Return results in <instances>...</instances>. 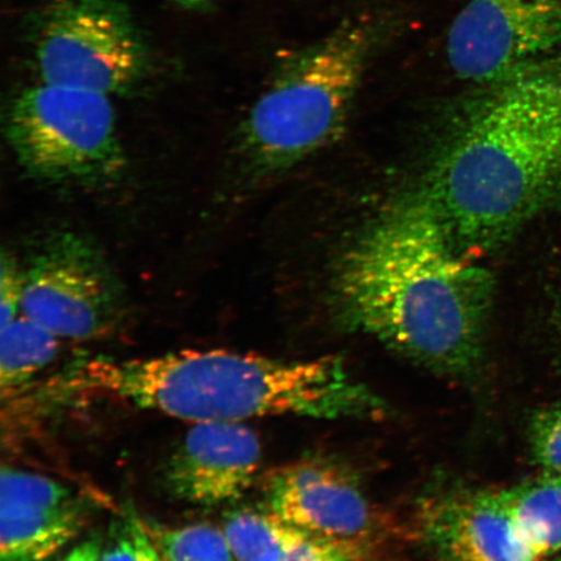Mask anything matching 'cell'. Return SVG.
Listing matches in <instances>:
<instances>
[{
	"mask_svg": "<svg viewBox=\"0 0 561 561\" xmlns=\"http://www.w3.org/2000/svg\"><path fill=\"white\" fill-rule=\"evenodd\" d=\"M42 81L123 94L145 79L150 53L122 0H51L30 21Z\"/></svg>",
	"mask_w": 561,
	"mask_h": 561,
	"instance_id": "8992f818",
	"label": "cell"
},
{
	"mask_svg": "<svg viewBox=\"0 0 561 561\" xmlns=\"http://www.w3.org/2000/svg\"><path fill=\"white\" fill-rule=\"evenodd\" d=\"M368 547L307 535L278 561H366Z\"/></svg>",
	"mask_w": 561,
	"mask_h": 561,
	"instance_id": "ffe728a7",
	"label": "cell"
},
{
	"mask_svg": "<svg viewBox=\"0 0 561 561\" xmlns=\"http://www.w3.org/2000/svg\"><path fill=\"white\" fill-rule=\"evenodd\" d=\"M421 525L447 561H538L503 491L458 489L434 496L424 504Z\"/></svg>",
	"mask_w": 561,
	"mask_h": 561,
	"instance_id": "8fae6325",
	"label": "cell"
},
{
	"mask_svg": "<svg viewBox=\"0 0 561 561\" xmlns=\"http://www.w3.org/2000/svg\"><path fill=\"white\" fill-rule=\"evenodd\" d=\"M24 271L16 259L3 251L0 266V329L19 318L24 296Z\"/></svg>",
	"mask_w": 561,
	"mask_h": 561,
	"instance_id": "44dd1931",
	"label": "cell"
},
{
	"mask_svg": "<svg viewBox=\"0 0 561 561\" xmlns=\"http://www.w3.org/2000/svg\"><path fill=\"white\" fill-rule=\"evenodd\" d=\"M58 386L193 424L385 415L381 399L332 356L287 362L228 350H186L144 359H93L77 364Z\"/></svg>",
	"mask_w": 561,
	"mask_h": 561,
	"instance_id": "3957f363",
	"label": "cell"
},
{
	"mask_svg": "<svg viewBox=\"0 0 561 561\" xmlns=\"http://www.w3.org/2000/svg\"><path fill=\"white\" fill-rule=\"evenodd\" d=\"M503 494L538 561L561 556V474L545 472Z\"/></svg>",
	"mask_w": 561,
	"mask_h": 561,
	"instance_id": "4fadbf2b",
	"label": "cell"
},
{
	"mask_svg": "<svg viewBox=\"0 0 561 561\" xmlns=\"http://www.w3.org/2000/svg\"><path fill=\"white\" fill-rule=\"evenodd\" d=\"M163 561H237L226 533L208 524L149 530Z\"/></svg>",
	"mask_w": 561,
	"mask_h": 561,
	"instance_id": "2e32d148",
	"label": "cell"
},
{
	"mask_svg": "<svg viewBox=\"0 0 561 561\" xmlns=\"http://www.w3.org/2000/svg\"><path fill=\"white\" fill-rule=\"evenodd\" d=\"M222 530L237 561H278L307 535L271 510L233 512Z\"/></svg>",
	"mask_w": 561,
	"mask_h": 561,
	"instance_id": "9a60e30c",
	"label": "cell"
},
{
	"mask_svg": "<svg viewBox=\"0 0 561 561\" xmlns=\"http://www.w3.org/2000/svg\"><path fill=\"white\" fill-rule=\"evenodd\" d=\"M24 277L21 312L59 339H94L114 327L121 312L114 273L79 237H53L33 256Z\"/></svg>",
	"mask_w": 561,
	"mask_h": 561,
	"instance_id": "52a82bcc",
	"label": "cell"
},
{
	"mask_svg": "<svg viewBox=\"0 0 561 561\" xmlns=\"http://www.w3.org/2000/svg\"><path fill=\"white\" fill-rule=\"evenodd\" d=\"M75 501L72 491L48 477L2 469L0 476V504L12 506L60 507Z\"/></svg>",
	"mask_w": 561,
	"mask_h": 561,
	"instance_id": "e0dca14e",
	"label": "cell"
},
{
	"mask_svg": "<svg viewBox=\"0 0 561 561\" xmlns=\"http://www.w3.org/2000/svg\"><path fill=\"white\" fill-rule=\"evenodd\" d=\"M85 508L77 500L60 507L0 504V561H45L79 535Z\"/></svg>",
	"mask_w": 561,
	"mask_h": 561,
	"instance_id": "7c38bea8",
	"label": "cell"
},
{
	"mask_svg": "<svg viewBox=\"0 0 561 561\" xmlns=\"http://www.w3.org/2000/svg\"><path fill=\"white\" fill-rule=\"evenodd\" d=\"M261 461V442L243 423L193 424L168 461L167 489L195 506H226L248 493Z\"/></svg>",
	"mask_w": 561,
	"mask_h": 561,
	"instance_id": "30bf717a",
	"label": "cell"
},
{
	"mask_svg": "<svg viewBox=\"0 0 561 561\" xmlns=\"http://www.w3.org/2000/svg\"><path fill=\"white\" fill-rule=\"evenodd\" d=\"M374 42L370 20L345 21L280 67L237 136L244 178L283 172L342 135Z\"/></svg>",
	"mask_w": 561,
	"mask_h": 561,
	"instance_id": "277c9868",
	"label": "cell"
},
{
	"mask_svg": "<svg viewBox=\"0 0 561 561\" xmlns=\"http://www.w3.org/2000/svg\"><path fill=\"white\" fill-rule=\"evenodd\" d=\"M7 138L19 164L50 184L96 186L122 174L125 157L108 95L41 83L12 102Z\"/></svg>",
	"mask_w": 561,
	"mask_h": 561,
	"instance_id": "5b68a950",
	"label": "cell"
},
{
	"mask_svg": "<svg viewBox=\"0 0 561 561\" xmlns=\"http://www.w3.org/2000/svg\"><path fill=\"white\" fill-rule=\"evenodd\" d=\"M173 2L184 7L186 10L199 11L208 9L215 0H173Z\"/></svg>",
	"mask_w": 561,
	"mask_h": 561,
	"instance_id": "603a6c76",
	"label": "cell"
},
{
	"mask_svg": "<svg viewBox=\"0 0 561 561\" xmlns=\"http://www.w3.org/2000/svg\"><path fill=\"white\" fill-rule=\"evenodd\" d=\"M102 546L101 539L90 538L88 541L77 545L60 561H98L101 557Z\"/></svg>",
	"mask_w": 561,
	"mask_h": 561,
	"instance_id": "7402d4cb",
	"label": "cell"
},
{
	"mask_svg": "<svg viewBox=\"0 0 561 561\" xmlns=\"http://www.w3.org/2000/svg\"><path fill=\"white\" fill-rule=\"evenodd\" d=\"M561 50V0H467L446 41L459 79L490 85Z\"/></svg>",
	"mask_w": 561,
	"mask_h": 561,
	"instance_id": "ba28073f",
	"label": "cell"
},
{
	"mask_svg": "<svg viewBox=\"0 0 561 561\" xmlns=\"http://www.w3.org/2000/svg\"><path fill=\"white\" fill-rule=\"evenodd\" d=\"M0 389L7 398L20 391L55 359L59 336L25 314L0 329Z\"/></svg>",
	"mask_w": 561,
	"mask_h": 561,
	"instance_id": "5bb4252c",
	"label": "cell"
},
{
	"mask_svg": "<svg viewBox=\"0 0 561 561\" xmlns=\"http://www.w3.org/2000/svg\"><path fill=\"white\" fill-rule=\"evenodd\" d=\"M268 510L310 535L368 547L377 514L353 476L333 462L300 461L273 473L265 485Z\"/></svg>",
	"mask_w": 561,
	"mask_h": 561,
	"instance_id": "9c48e42d",
	"label": "cell"
},
{
	"mask_svg": "<svg viewBox=\"0 0 561 561\" xmlns=\"http://www.w3.org/2000/svg\"><path fill=\"white\" fill-rule=\"evenodd\" d=\"M343 319L439 375L466 377L485 355L493 275L459 254L423 195L386 213L336 276Z\"/></svg>",
	"mask_w": 561,
	"mask_h": 561,
	"instance_id": "6da1fadb",
	"label": "cell"
},
{
	"mask_svg": "<svg viewBox=\"0 0 561 561\" xmlns=\"http://www.w3.org/2000/svg\"><path fill=\"white\" fill-rule=\"evenodd\" d=\"M98 561H163L149 530L135 516H125L110 530Z\"/></svg>",
	"mask_w": 561,
	"mask_h": 561,
	"instance_id": "ac0fdd59",
	"label": "cell"
},
{
	"mask_svg": "<svg viewBox=\"0 0 561 561\" xmlns=\"http://www.w3.org/2000/svg\"><path fill=\"white\" fill-rule=\"evenodd\" d=\"M533 458L545 472L561 474V404L539 410L530 421Z\"/></svg>",
	"mask_w": 561,
	"mask_h": 561,
	"instance_id": "d6986e66",
	"label": "cell"
},
{
	"mask_svg": "<svg viewBox=\"0 0 561 561\" xmlns=\"http://www.w3.org/2000/svg\"><path fill=\"white\" fill-rule=\"evenodd\" d=\"M486 87L421 193L471 261L561 196V50Z\"/></svg>",
	"mask_w": 561,
	"mask_h": 561,
	"instance_id": "7a4b0ae2",
	"label": "cell"
}]
</instances>
